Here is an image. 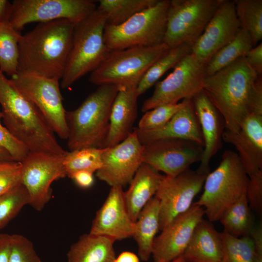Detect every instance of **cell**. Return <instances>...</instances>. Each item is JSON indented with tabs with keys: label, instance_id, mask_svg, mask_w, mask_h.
<instances>
[{
	"label": "cell",
	"instance_id": "obj_1",
	"mask_svg": "<svg viewBox=\"0 0 262 262\" xmlns=\"http://www.w3.org/2000/svg\"><path fill=\"white\" fill-rule=\"evenodd\" d=\"M202 90L223 117L225 130L235 132L249 114H262V80L241 57L205 77Z\"/></svg>",
	"mask_w": 262,
	"mask_h": 262
},
{
	"label": "cell",
	"instance_id": "obj_2",
	"mask_svg": "<svg viewBox=\"0 0 262 262\" xmlns=\"http://www.w3.org/2000/svg\"><path fill=\"white\" fill-rule=\"evenodd\" d=\"M75 24L67 19L39 23L21 35L17 72L61 79L70 50Z\"/></svg>",
	"mask_w": 262,
	"mask_h": 262
},
{
	"label": "cell",
	"instance_id": "obj_3",
	"mask_svg": "<svg viewBox=\"0 0 262 262\" xmlns=\"http://www.w3.org/2000/svg\"><path fill=\"white\" fill-rule=\"evenodd\" d=\"M0 105L5 127L30 152L66 155L40 111L9 81L0 82Z\"/></svg>",
	"mask_w": 262,
	"mask_h": 262
},
{
	"label": "cell",
	"instance_id": "obj_4",
	"mask_svg": "<svg viewBox=\"0 0 262 262\" xmlns=\"http://www.w3.org/2000/svg\"><path fill=\"white\" fill-rule=\"evenodd\" d=\"M119 89L115 85H100L78 108L66 112L69 151L102 148L108 131L112 106Z\"/></svg>",
	"mask_w": 262,
	"mask_h": 262
},
{
	"label": "cell",
	"instance_id": "obj_5",
	"mask_svg": "<svg viewBox=\"0 0 262 262\" xmlns=\"http://www.w3.org/2000/svg\"><path fill=\"white\" fill-rule=\"evenodd\" d=\"M106 16L97 9L75 24L71 47L60 86L70 87L79 79L95 70L111 51L104 39Z\"/></svg>",
	"mask_w": 262,
	"mask_h": 262
},
{
	"label": "cell",
	"instance_id": "obj_6",
	"mask_svg": "<svg viewBox=\"0 0 262 262\" xmlns=\"http://www.w3.org/2000/svg\"><path fill=\"white\" fill-rule=\"evenodd\" d=\"M248 180L237 154L226 150L218 166L207 175L203 192L195 203L204 209L209 221H218L229 207L246 194Z\"/></svg>",
	"mask_w": 262,
	"mask_h": 262
},
{
	"label": "cell",
	"instance_id": "obj_7",
	"mask_svg": "<svg viewBox=\"0 0 262 262\" xmlns=\"http://www.w3.org/2000/svg\"><path fill=\"white\" fill-rule=\"evenodd\" d=\"M170 49L164 43L152 47H136L111 51L90 73L89 81L98 86L137 87L151 65Z\"/></svg>",
	"mask_w": 262,
	"mask_h": 262
},
{
	"label": "cell",
	"instance_id": "obj_8",
	"mask_svg": "<svg viewBox=\"0 0 262 262\" xmlns=\"http://www.w3.org/2000/svg\"><path fill=\"white\" fill-rule=\"evenodd\" d=\"M170 0L156 4L118 25L106 24L104 41L110 51L136 47H152L164 43Z\"/></svg>",
	"mask_w": 262,
	"mask_h": 262
},
{
	"label": "cell",
	"instance_id": "obj_9",
	"mask_svg": "<svg viewBox=\"0 0 262 262\" xmlns=\"http://www.w3.org/2000/svg\"><path fill=\"white\" fill-rule=\"evenodd\" d=\"M222 0H170L164 43L169 49L193 45L201 36Z\"/></svg>",
	"mask_w": 262,
	"mask_h": 262
},
{
	"label": "cell",
	"instance_id": "obj_10",
	"mask_svg": "<svg viewBox=\"0 0 262 262\" xmlns=\"http://www.w3.org/2000/svg\"><path fill=\"white\" fill-rule=\"evenodd\" d=\"M10 80L38 108L55 134L67 140L66 111L63 103L59 80L18 71Z\"/></svg>",
	"mask_w": 262,
	"mask_h": 262
},
{
	"label": "cell",
	"instance_id": "obj_11",
	"mask_svg": "<svg viewBox=\"0 0 262 262\" xmlns=\"http://www.w3.org/2000/svg\"><path fill=\"white\" fill-rule=\"evenodd\" d=\"M97 8L92 0H15L12 2L9 23L20 32L25 26L33 22L64 19L76 24Z\"/></svg>",
	"mask_w": 262,
	"mask_h": 262
},
{
	"label": "cell",
	"instance_id": "obj_12",
	"mask_svg": "<svg viewBox=\"0 0 262 262\" xmlns=\"http://www.w3.org/2000/svg\"><path fill=\"white\" fill-rule=\"evenodd\" d=\"M205 66L191 52L186 55L172 72L156 83L153 94L144 101L141 111L145 113L160 105L192 98L202 90Z\"/></svg>",
	"mask_w": 262,
	"mask_h": 262
},
{
	"label": "cell",
	"instance_id": "obj_13",
	"mask_svg": "<svg viewBox=\"0 0 262 262\" xmlns=\"http://www.w3.org/2000/svg\"><path fill=\"white\" fill-rule=\"evenodd\" d=\"M65 156L30 152L21 162L22 184L29 196V205L35 210L41 211L49 201L52 183L67 176Z\"/></svg>",
	"mask_w": 262,
	"mask_h": 262
},
{
	"label": "cell",
	"instance_id": "obj_14",
	"mask_svg": "<svg viewBox=\"0 0 262 262\" xmlns=\"http://www.w3.org/2000/svg\"><path fill=\"white\" fill-rule=\"evenodd\" d=\"M207 175L188 169L175 177L164 176L154 196L159 204L160 230L191 207Z\"/></svg>",
	"mask_w": 262,
	"mask_h": 262
},
{
	"label": "cell",
	"instance_id": "obj_15",
	"mask_svg": "<svg viewBox=\"0 0 262 262\" xmlns=\"http://www.w3.org/2000/svg\"><path fill=\"white\" fill-rule=\"evenodd\" d=\"M143 145L142 163L171 177L200 162L203 150V147L194 142L177 138L160 139Z\"/></svg>",
	"mask_w": 262,
	"mask_h": 262
},
{
	"label": "cell",
	"instance_id": "obj_16",
	"mask_svg": "<svg viewBox=\"0 0 262 262\" xmlns=\"http://www.w3.org/2000/svg\"><path fill=\"white\" fill-rule=\"evenodd\" d=\"M143 145L136 131L122 142L104 148L102 166L96 173L97 178L111 187H124L130 183L142 163Z\"/></svg>",
	"mask_w": 262,
	"mask_h": 262
},
{
	"label": "cell",
	"instance_id": "obj_17",
	"mask_svg": "<svg viewBox=\"0 0 262 262\" xmlns=\"http://www.w3.org/2000/svg\"><path fill=\"white\" fill-rule=\"evenodd\" d=\"M241 29L234 0H222L203 33L192 46L191 53L206 65L214 54L236 37Z\"/></svg>",
	"mask_w": 262,
	"mask_h": 262
},
{
	"label": "cell",
	"instance_id": "obj_18",
	"mask_svg": "<svg viewBox=\"0 0 262 262\" xmlns=\"http://www.w3.org/2000/svg\"><path fill=\"white\" fill-rule=\"evenodd\" d=\"M204 209L193 203L185 213L174 218L156 236L151 256L153 262H167L181 256L198 223L203 218Z\"/></svg>",
	"mask_w": 262,
	"mask_h": 262
},
{
	"label": "cell",
	"instance_id": "obj_19",
	"mask_svg": "<svg viewBox=\"0 0 262 262\" xmlns=\"http://www.w3.org/2000/svg\"><path fill=\"white\" fill-rule=\"evenodd\" d=\"M121 186L111 187L104 203L97 211L89 233L113 240H122L133 235L135 222L127 211Z\"/></svg>",
	"mask_w": 262,
	"mask_h": 262
},
{
	"label": "cell",
	"instance_id": "obj_20",
	"mask_svg": "<svg viewBox=\"0 0 262 262\" xmlns=\"http://www.w3.org/2000/svg\"><path fill=\"white\" fill-rule=\"evenodd\" d=\"M222 140L235 147L249 177L262 170V114L248 115L235 132L225 130Z\"/></svg>",
	"mask_w": 262,
	"mask_h": 262
},
{
	"label": "cell",
	"instance_id": "obj_21",
	"mask_svg": "<svg viewBox=\"0 0 262 262\" xmlns=\"http://www.w3.org/2000/svg\"><path fill=\"white\" fill-rule=\"evenodd\" d=\"M204 141L200 164L196 171L202 174L210 173V162L222 146L225 130L224 120L205 93L202 90L192 98Z\"/></svg>",
	"mask_w": 262,
	"mask_h": 262
},
{
	"label": "cell",
	"instance_id": "obj_22",
	"mask_svg": "<svg viewBox=\"0 0 262 262\" xmlns=\"http://www.w3.org/2000/svg\"><path fill=\"white\" fill-rule=\"evenodd\" d=\"M134 129L142 145L160 139L177 138L191 141L204 147L201 130L191 98L163 126L147 131Z\"/></svg>",
	"mask_w": 262,
	"mask_h": 262
},
{
	"label": "cell",
	"instance_id": "obj_23",
	"mask_svg": "<svg viewBox=\"0 0 262 262\" xmlns=\"http://www.w3.org/2000/svg\"><path fill=\"white\" fill-rule=\"evenodd\" d=\"M136 88L119 87L112 106L108 131L102 148L120 143L133 131L137 116Z\"/></svg>",
	"mask_w": 262,
	"mask_h": 262
},
{
	"label": "cell",
	"instance_id": "obj_24",
	"mask_svg": "<svg viewBox=\"0 0 262 262\" xmlns=\"http://www.w3.org/2000/svg\"><path fill=\"white\" fill-rule=\"evenodd\" d=\"M223 254L221 232L213 222L203 218L196 226L182 255L189 262H221Z\"/></svg>",
	"mask_w": 262,
	"mask_h": 262
},
{
	"label": "cell",
	"instance_id": "obj_25",
	"mask_svg": "<svg viewBox=\"0 0 262 262\" xmlns=\"http://www.w3.org/2000/svg\"><path fill=\"white\" fill-rule=\"evenodd\" d=\"M165 175L151 166L142 163L123 193L129 214L135 222L147 203L155 196Z\"/></svg>",
	"mask_w": 262,
	"mask_h": 262
},
{
	"label": "cell",
	"instance_id": "obj_26",
	"mask_svg": "<svg viewBox=\"0 0 262 262\" xmlns=\"http://www.w3.org/2000/svg\"><path fill=\"white\" fill-rule=\"evenodd\" d=\"M114 241L89 233L80 237L67 253L68 262H115Z\"/></svg>",
	"mask_w": 262,
	"mask_h": 262
},
{
	"label": "cell",
	"instance_id": "obj_27",
	"mask_svg": "<svg viewBox=\"0 0 262 262\" xmlns=\"http://www.w3.org/2000/svg\"><path fill=\"white\" fill-rule=\"evenodd\" d=\"M159 230V204L154 196L142 209L135 221L132 237L136 242L140 260L147 261L151 256L153 242Z\"/></svg>",
	"mask_w": 262,
	"mask_h": 262
},
{
	"label": "cell",
	"instance_id": "obj_28",
	"mask_svg": "<svg viewBox=\"0 0 262 262\" xmlns=\"http://www.w3.org/2000/svg\"><path fill=\"white\" fill-rule=\"evenodd\" d=\"M253 47L250 34L241 29L236 37L219 50L207 63L205 77L212 75L238 58L245 56Z\"/></svg>",
	"mask_w": 262,
	"mask_h": 262
},
{
	"label": "cell",
	"instance_id": "obj_29",
	"mask_svg": "<svg viewBox=\"0 0 262 262\" xmlns=\"http://www.w3.org/2000/svg\"><path fill=\"white\" fill-rule=\"evenodd\" d=\"M219 221L224 231L230 235L237 237L250 236L255 225L246 194L229 207Z\"/></svg>",
	"mask_w": 262,
	"mask_h": 262
},
{
	"label": "cell",
	"instance_id": "obj_30",
	"mask_svg": "<svg viewBox=\"0 0 262 262\" xmlns=\"http://www.w3.org/2000/svg\"><path fill=\"white\" fill-rule=\"evenodd\" d=\"M192 45L183 43L170 49L156 60L147 70L137 88L140 96L156 84L169 69L173 68L184 57L191 52Z\"/></svg>",
	"mask_w": 262,
	"mask_h": 262
},
{
	"label": "cell",
	"instance_id": "obj_31",
	"mask_svg": "<svg viewBox=\"0 0 262 262\" xmlns=\"http://www.w3.org/2000/svg\"><path fill=\"white\" fill-rule=\"evenodd\" d=\"M158 0H100L97 8L106 16L107 25H120Z\"/></svg>",
	"mask_w": 262,
	"mask_h": 262
},
{
	"label": "cell",
	"instance_id": "obj_32",
	"mask_svg": "<svg viewBox=\"0 0 262 262\" xmlns=\"http://www.w3.org/2000/svg\"><path fill=\"white\" fill-rule=\"evenodd\" d=\"M21 35L9 22H0V69L11 77L17 72Z\"/></svg>",
	"mask_w": 262,
	"mask_h": 262
},
{
	"label": "cell",
	"instance_id": "obj_33",
	"mask_svg": "<svg viewBox=\"0 0 262 262\" xmlns=\"http://www.w3.org/2000/svg\"><path fill=\"white\" fill-rule=\"evenodd\" d=\"M241 28L250 35L254 47L262 39V0H234Z\"/></svg>",
	"mask_w": 262,
	"mask_h": 262
},
{
	"label": "cell",
	"instance_id": "obj_34",
	"mask_svg": "<svg viewBox=\"0 0 262 262\" xmlns=\"http://www.w3.org/2000/svg\"><path fill=\"white\" fill-rule=\"evenodd\" d=\"M104 149L87 147L67 151L64 161L66 176L71 178L80 171L96 172L102 166L101 157Z\"/></svg>",
	"mask_w": 262,
	"mask_h": 262
},
{
	"label": "cell",
	"instance_id": "obj_35",
	"mask_svg": "<svg viewBox=\"0 0 262 262\" xmlns=\"http://www.w3.org/2000/svg\"><path fill=\"white\" fill-rule=\"evenodd\" d=\"M223 254L221 262H254L253 241L250 236L237 237L221 232Z\"/></svg>",
	"mask_w": 262,
	"mask_h": 262
},
{
	"label": "cell",
	"instance_id": "obj_36",
	"mask_svg": "<svg viewBox=\"0 0 262 262\" xmlns=\"http://www.w3.org/2000/svg\"><path fill=\"white\" fill-rule=\"evenodd\" d=\"M27 190L21 184L0 196V229L5 227L26 205L29 204Z\"/></svg>",
	"mask_w": 262,
	"mask_h": 262
},
{
	"label": "cell",
	"instance_id": "obj_37",
	"mask_svg": "<svg viewBox=\"0 0 262 262\" xmlns=\"http://www.w3.org/2000/svg\"><path fill=\"white\" fill-rule=\"evenodd\" d=\"M191 98L175 104L157 106L145 113L136 128L142 131L155 130L164 125Z\"/></svg>",
	"mask_w": 262,
	"mask_h": 262
},
{
	"label": "cell",
	"instance_id": "obj_38",
	"mask_svg": "<svg viewBox=\"0 0 262 262\" xmlns=\"http://www.w3.org/2000/svg\"><path fill=\"white\" fill-rule=\"evenodd\" d=\"M11 250L9 262H41L32 242L20 234L11 235Z\"/></svg>",
	"mask_w": 262,
	"mask_h": 262
},
{
	"label": "cell",
	"instance_id": "obj_39",
	"mask_svg": "<svg viewBox=\"0 0 262 262\" xmlns=\"http://www.w3.org/2000/svg\"><path fill=\"white\" fill-rule=\"evenodd\" d=\"M2 118L0 110V149L7 152L13 161L21 163L30 151L2 125Z\"/></svg>",
	"mask_w": 262,
	"mask_h": 262
},
{
	"label": "cell",
	"instance_id": "obj_40",
	"mask_svg": "<svg viewBox=\"0 0 262 262\" xmlns=\"http://www.w3.org/2000/svg\"><path fill=\"white\" fill-rule=\"evenodd\" d=\"M246 197L250 207L259 215L262 214V170L249 177Z\"/></svg>",
	"mask_w": 262,
	"mask_h": 262
},
{
	"label": "cell",
	"instance_id": "obj_41",
	"mask_svg": "<svg viewBox=\"0 0 262 262\" xmlns=\"http://www.w3.org/2000/svg\"><path fill=\"white\" fill-rule=\"evenodd\" d=\"M21 184V165L14 170L0 171V196Z\"/></svg>",
	"mask_w": 262,
	"mask_h": 262
},
{
	"label": "cell",
	"instance_id": "obj_42",
	"mask_svg": "<svg viewBox=\"0 0 262 262\" xmlns=\"http://www.w3.org/2000/svg\"><path fill=\"white\" fill-rule=\"evenodd\" d=\"M245 59L256 73L260 76L262 74V44L252 48L245 55Z\"/></svg>",
	"mask_w": 262,
	"mask_h": 262
},
{
	"label": "cell",
	"instance_id": "obj_43",
	"mask_svg": "<svg viewBox=\"0 0 262 262\" xmlns=\"http://www.w3.org/2000/svg\"><path fill=\"white\" fill-rule=\"evenodd\" d=\"M250 236L253 241L254 262H262V224L255 225Z\"/></svg>",
	"mask_w": 262,
	"mask_h": 262
},
{
	"label": "cell",
	"instance_id": "obj_44",
	"mask_svg": "<svg viewBox=\"0 0 262 262\" xmlns=\"http://www.w3.org/2000/svg\"><path fill=\"white\" fill-rule=\"evenodd\" d=\"M93 173L87 171H80L75 173L71 177L76 184L82 188H88L94 182Z\"/></svg>",
	"mask_w": 262,
	"mask_h": 262
},
{
	"label": "cell",
	"instance_id": "obj_45",
	"mask_svg": "<svg viewBox=\"0 0 262 262\" xmlns=\"http://www.w3.org/2000/svg\"><path fill=\"white\" fill-rule=\"evenodd\" d=\"M11 250V235L0 234V262H9Z\"/></svg>",
	"mask_w": 262,
	"mask_h": 262
},
{
	"label": "cell",
	"instance_id": "obj_46",
	"mask_svg": "<svg viewBox=\"0 0 262 262\" xmlns=\"http://www.w3.org/2000/svg\"><path fill=\"white\" fill-rule=\"evenodd\" d=\"M12 3L7 0H0V22H9Z\"/></svg>",
	"mask_w": 262,
	"mask_h": 262
},
{
	"label": "cell",
	"instance_id": "obj_47",
	"mask_svg": "<svg viewBox=\"0 0 262 262\" xmlns=\"http://www.w3.org/2000/svg\"><path fill=\"white\" fill-rule=\"evenodd\" d=\"M138 256L131 251H123L116 257L115 262H140Z\"/></svg>",
	"mask_w": 262,
	"mask_h": 262
},
{
	"label": "cell",
	"instance_id": "obj_48",
	"mask_svg": "<svg viewBox=\"0 0 262 262\" xmlns=\"http://www.w3.org/2000/svg\"><path fill=\"white\" fill-rule=\"evenodd\" d=\"M21 163L0 161V171L14 170L19 167Z\"/></svg>",
	"mask_w": 262,
	"mask_h": 262
},
{
	"label": "cell",
	"instance_id": "obj_49",
	"mask_svg": "<svg viewBox=\"0 0 262 262\" xmlns=\"http://www.w3.org/2000/svg\"><path fill=\"white\" fill-rule=\"evenodd\" d=\"M0 161L11 162L13 161L7 152L0 149Z\"/></svg>",
	"mask_w": 262,
	"mask_h": 262
},
{
	"label": "cell",
	"instance_id": "obj_50",
	"mask_svg": "<svg viewBox=\"0 0 262 262\" xmlns=\"http://www.w3.org/2000/svg\"><path fill=\"white\" fill-rule=\"evenodd\" d=\"M189 262L185 260V259L183 257L182 255L181 256L177 258V259L172 260L170 262Z\"/></svg>",
	"mask_w": 262,
	"mask_h": 262
}]
</instances>
